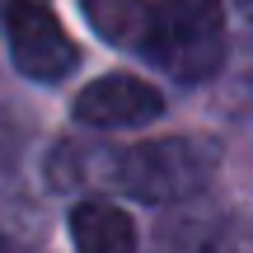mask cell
Instances as JSON below:
<instances>
[{"label": "cell", "instance_id": "cell-1", "mask_svg": "<svg viewBox=\"0 0 253 253\" xmlns=\"http://www.w3.org/2000/svg\"><path fill=\"white\" fill-rule=\"evenodd\" d=\"M108 42L131 47L183 84H197L225 61V5L220 0H80Z\"/></svg>", "mask_w": 253, "mask_h": 253}, {"label": "cell", "instance_id": "cell-2", "mask_svg": "<svg viewBox=\"0 0 253 253\" xmlns=\"http://www.w3.org/2000/svg\"><path fill=\"white\" fill-rule=\"evenodd\" d=\"M99 169H103L99 178L122 188L131 202L173 207V202L197 197L216 178L220 145L207 136H155V141H136L126 150L108 155Z\"/></svg>", "mask_w": 253, "mask_h": 253}, {"label": "cell", "instance_id": "cell-3", "mask_svg": "<svg viewBox=\"0 0 253 253\" xmlns=\"http://www.w3.org/2000/svg\"><path fill=\"white\" fill-rule=\"evenodd\" d=\"M5 47H9L14 71L38 84H56L80 66L75 38L66 33V24L42 0H14L5 9Z\"/></svg>", "mask_w": 253, "mask_h": 253}, {"label": "cell", "instance_id": "cell-4", "mask_svg": "<svg viewBox=\"0 0 253 253\" xmlns=\"http://www.w3.org/2000/svg\"><path fill=\"white\" fill-rule=\"evenodd\" d=\"M160 113H164L160 89L126 71L89 80L71 103V118L80 126H94V131H136V126H150Z\"/></svg>", "mask_w": 253, "mask_h": 253}, {"label": "cell", "instance_id": "cell-5", "mask_svg": "<svg viewBox=\"0 0 253 253\" xmlns=\"http://www.w3.org/2000/svg\"><path fill=\"white\" fill-rule=\"evenodd\" d=\"M71 244L75 253H136V220L118 202L84 197L71 211Z\"/></svg>", "mask_w": 253, "mask_h": 253}, {"label": "cell", "instance_id": "cell-6", "mask_svg": "<svg viewBox=\"0 0 253 253\" xmlns=\"http://www.w3.org/2000/svg\"><path fill=\"white\" fill-rule=\"evenodd\" d=\"M9 5H14V0H0V19H5V9H9Z\"/></svg>", "mask_w": 253, "mask_h": 253}, {"label": "cell", "instance_id": "cell-7", "mask_svg": "<svg viewBox=\"0 0 253 253\" xmlns=\"http://www.w3.org/2000/svg\"><path fill=\"white\" fill-rule=\"evenodd\" d=\"M0 253H5V235H0Z\"/></svg>", "mask_w": 253, "mask_h": 253}]
</instances>
